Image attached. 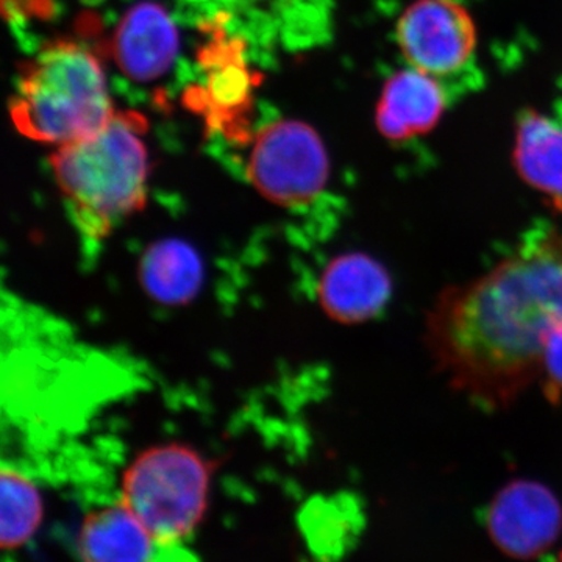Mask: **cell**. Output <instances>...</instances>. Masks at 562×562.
<instances>
[{"mask_svg": "<svg viewBox=\"0 0 562 562\" xmlns=\"http://www.w3.org/2000/svg\"><path fill=\"white\" fill-rule=\"evenodd\" d=\"M146 122L132 114L113 120L88 138L63 144L52 155L55 180L81 235L103 239L143 210L149 160L139 133Z\"/></svg>", "mask_w": 562, "mask_h": 562, "instance_id": "cell-2", "label": "cell"}, {"mask_svg": "<svg viewBox=\"0 0 562 562\" xmlns=\"http://www.w3.org/2000/svg\"><path fill=\"white\" fill-rule=\"evenodd\" d=\"M513 160L525 183L562 213V114L524 113L517 122Z\"/></svg>", "mask_w": 562, "mask_h": 562, "instance_id": "cell-12", "label": "cell"}, {"mask_svg": "<svg viewBox=\"0 0 562 562\" xmlns=\"http://www.w3.org/2000/svg\"><path fill=\"white\" fill-rule=\"evenodd\" d=\"M486 524L502 552L516 560H532L557 542L562 530V506L542 484L520 480L498 492Z\"/></svg>", "mask_w": 562, "mask_h": 562, "instance_id": "cell-7", "label": "cell"}, {"mask_svg": "<svg viewBox=\"0 0 562 562\" xmlns=\"http://www.w3.org/2000/svg\"><path fill=\"white\" fill-rule=\"evenodd\" d=\"M213 462L188 443L168 442L136 454L125 468L121 502L158 546L190 538L209 512Z\"/></svg>", "mask_w": 562, "mask_h": 562, "instance_id": "cell-4", "label": "cell"}, {"mask_svg": "<svg viewBox=\"0 0 562 562\" xmlns=\"http://www.w3.org/2000/svg\"><path fill=\"white\" fill-rule=\"evenodd\" d=\"M449 105L446 81L406 65L384 83L376 103V127L384 138L405 143L431 132Z\"/></svg>", "mask_w": 562, "mask_h": 562, "instance_id": "cell-8", "label": "cell"}, {"mask_svg": "<svg viewBox=\"0 0 562 562\" xmlns=\"http://www.w3.org/2000/svg\"><path fill=\"white\" fill-rule=\"evenodd\" d=\"M553 562H562V550L560 554H558L557 560H554Z\"/></svg>", "mask_w": 562, "mask_h": 562, "instance_id": "cell-18", "label": "cell"}, {"mask_svg": "<svg viewBox=\"0 0 562 562\" xmlns=\"http://www.w3.org/2000/svg\"><path fill=\"white\" fill-rule=\"evenodd\" d=\"M541 379L543 392L550 401L562 397V324L554 328L542 355Z\"/></svg>", "mask_w": 562, "mask_h": 562, "instance_id": "cell-16", "label": "cell"}, {"mask_svg": "<svg viewBox=\"0 0 562 562\" xmlns=\"http://www.w3.org/2000/svg\"><path fill=\"white\" fill-rule=\"evenodd\" d=\"M139 280L155 301L179 305L191 301L201 288V258L180 239L155 243L140 260Z\"/></svg>", "mask_w": 562, "mask_h": 562, "instance_id": "cell-13", "label": "cell"}, {"mask_svg": "<svg viewBox=\"0 0 562 562\" xmlns=\"http://www.w3.org/2000/svg\"><path fill=\"white\" fill-rule=\"evenodd\" d=\"M209 87L201 92L203 109L209 110L210 124L227 132L243 128L241 117L250 105V76L239 60L235 44L220 52L211 47Z\"/></svg>", "mask_w": 562, "mask_h": 562, "instance_id": "cell-14", "label": "cell"}, {"mask_svg": "<svg viewBox=\"0 0 562 562\" xmlns=\"http://www.w3.org/2000/svg\"><path fill=\"white\" fill-rule=\"evenodd\" d=\"M0 546L14 552L35 538L44 517V503L38 486L16 469L3 468L0 473Z\"/></svg>", "mask_w": 562, "mask_h": 562, "instance_id": "cell-15", "label": "cell"}, {"mask_svg": "<svg viewBox=\"0 0 562 562\" xmlns=\"http://www.w3.org/2000/svg\"><path fill=\"white\" fill-rule=\"evenodd\" d=\"M330 173L324 144L308 125L281 121L262 128L251 150L249 177L268 201L301 206L319 198Z\"/></svg>", "mask_w": 562, "mask_h": 562, "instance_id": "cell-5", "label": "cell"}, {"mask_svg": "<svg viewBox=\"0 0 562 562\" xmlns=\"http://www.w3.org/2000/svg\"><path fill=\"white\" fill-rule=\"evenodd\" d=\"M395 38L406 65L449 87L475 63V22L458 0H416L403 11Z\"/></svg>", "mask_w": 562, "mask_h": 562, "instance_id": "cell-6", "label": "cell"}, {"mask_svg": "<svg viewBox=\"0 0 562 562\" xmlns=\"http://www.w3.org/2000/svg\"><path fill=\"white\" fill-rule=\"evenodd\" d=\"M177 55V31L169 14L158 3L133 7L114 36V57L132 79H158L171 68Z\"/></svg>", "mask_w": 562, "mask_h": 562, "instance_id": "cell-10", "label": "cell"}, {"mask_svg": "<svg viewBox=\"0 0 562 562\" xmlns=\"http://www.w3.org/2000/svg\"><path fill=\"white\" fill-rule=\"evenodd\" d=\"M114 113L99 61L79 44H50L29 63L11 103L22 135L69 144L102 131Z\"/></svg>", "mask_w": 562, "mask_h": 562, "instance_id": "cell-3", "label": "cell"}, {"mask_svg": "<svg viewBox=\"0 0 562 562\" xmlns=\"http://www.w3.org/2000/svg\"><path fill=\"white\" fill-rule=\"evenodd\" d=\"M562 324V238L535 232L486 276L449 288L428 314L427 342L453 387L503 408L541 375Z\"/></svg>", "mask_w": 562, "mask_h": 562, "instance_id": "cell-1", "label": "cell"}, {"mask_svg": "<svg viewBox=\"0 0 562 562\" xmlns=\"http://www.w3.org/2000/svg\"><path fill=\"white\" fill-rule=\"evenodd\" d=\"M157 546L121 501L88 513L76 538L80 562H151Z\"/></svg>", "mask_w": 562, "mask_h": 562, "instance_id": "cell-11", "label": "cell"}, {"mask_svg": "<svg viewBox=\"0 0 562 562\" xmlns=\"http://www.w3.org/2000/svg\"><path fill=\"white\" fill-rule=\"evenodd\" d=\"M392 292L390 273L360 251L333 258L319 279L317 295L324 312L341 324H361L386 308Z\"/></svg>", "mask_w": 562, "mask_h": 562, "instance_id": "cell-9", "label": "cell"}, {"mask_svg": "<svg viewBox=\"0 0 562 562\" xmlns=\"http://www.w3.org/2000/svg\"><path fill=\"white\" fill-rule=\"evenodd\" d=\"M180 543L171 546H157L151 562H194L191 554L179 549Z\"/></svg>", "mask_w": 562, "mask_h": 562, "instance_id": "cell-17", "label": "cell"}]
</instances>
